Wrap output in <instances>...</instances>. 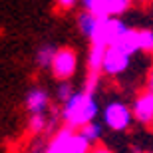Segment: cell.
Segmentation results:
<instances>
[{
  "label": "cell",
  "instance_id": "6da1fadb",
  "mask_svg": "<svg viewBox=\"0 0 153 153\" xmlns=\"http://www.w3.org/2000/svg\"><path fill=\"white\" fill-rule=\"evenodd\" d=\"M97 111H100V105H97L96 96L85 94L82 90V91H76L74 97L68 103L62 105L60 119L64 121L66 127H70V129H74V131H79L84 125L96 121Z\"/></svg>",
  "mask_w": 153,
  "mask_h": 153
},
{
  "label": "cell",
  "instance_id": "7a4b0ae2",
  "mask_svg": "<svg viewBox=\"0 0 153 153\" xmlns=\"http://www.w3.org/2000/svg\"><path fill=\"white\" fill-rule=\"evenodd\" d=\"M127 28L129 26L121 18H100L96 32L90 38V44L91 46H102V48H111L127 32Z\"/></svg>",
  "mask_w": 153,
  "mask_h": 153
},
{
  "label": "cell",
  "instance_id": "3957f363",
  "mask_svg": "<svg viewBox=\"0 0 153 153\" xmlns=\"http://www.w3.org/2000/svg\"><path fill=\"white\" fill-rule=\"evenodd\" d=\"M102 117H103V125L111 131H127L133 123L131 105H127L121 100H111V102L105 103Z\"/></svg>",
  "mask_w": 153,
  "mask_h": 153
},
{
  "label": "cell",
  "instance_id": "277c9868",
  "mask_svg": "<svg viewBox=\"0 0 153 153\" xmlns=\"http://www.w3.org/2000/svg\"><path fill=\"white\" fill-rule=\"evenodd\" d=\"M76 70H78V52L70 46H62L56 50V56H54V62H52V76L54 79L60 82H70L74 78Z\"/></svg>",
  "mask_w": 153,
  "mask_h": 153
},
{
  "label": "cell",
  "instance_id": "5b68a950",
  "mask_svg": "<svg viewBox=\"0 0 153 153\" xmlns=\"http://www.w3.org/2000/svg\"><path fill=\"white\" fill-rule=\"evenodd\" d=\"M129 0H84L82 10L96 18H119L131 8Z\"/></svg>",
  "mask_w": 153,
  "mask_h": 153
},
{
  "label": "cell",
  "instance_id": "8992f818",
  "mask_svg": "<svg viewBox=\"0 0 153 153\" xmlns=\"http://www.w3.org/2000/svg\"><path fill=\"white\" fill-rule=\"evenodd\" d=\"M129 64H131V56L123 54V52L117 50V48H108L102 74L109 76V78H117V76H121V74L127 72Z\"/></svg>",
  "mask_w": 153,
  "mask_h": 153
},
{
  "label": "cell",
  "instance_id": "52a82bcc",
  "mask_svg": "<svg viewBox=\"0 0 153 153\" xmlns=\"http://www.w3.org/2000/svg\"><path fill=\"white\" fill-rule=\"evenodd\" d=\"M133 119L141 125H153V91H141L131 102Z\"/></svg>",
  "mask_w": 153,
  "mask_h": 153
},
{
  "label": "cell",
  "instance_id": "ba28073f",
  "mask_svg": "<svg viewBox=\"0 0 153 153\" xmlns=\"http://www.w3.org/2000/svg\"><path fill=\"white\" fill-rule=\"evenodd\" d=\"M24 105L30 111V115H44L50 105V94L40 85L30 88L26 94V100H24Z\"/></svg>",
  "mask_w": 153,
  "mask_h": 153
},
{
  "label": "cell",
  "instance_id": "9c48e42d",
  "mask_svg": "<svg viewBox=\"0 0 153 153\" xmlns=\"http://www.w3.org/2000/svg\"><path fill=\"white\" fill-rule=\"evenodd\" d=\"M111 48H117V50H121L123 54H127V56L133 58L137 52H141L139 30H137V28H127V32H125V34L115 42V46H111Z\"/></svg>",
  "mask_w": 153,
  "mask_h": 153
},
{
  "label": "cell",
  "instance_id": "30bf717a",
  "mask_svg": "<svg viewBox=\"0 0 153 153\" xmlns=\"http://www.w3.org/2000/svg\"><path fill=\"white\" fill-rule=\"evenodd\" d=\"M72 135H74V129H70V127L62 125V127L52 135L50 143L46 145V153H68Z\"/></svg>",
  "mask_w": 153,
  "mask_h": 153
},
{
  "label": "cell",
  "instance_id": "8fae6325",
  "mask_svg": "<svg viewBox=\"0 0 153 153\" xmlns=\"http://www.w3.org/2000/svg\"><path fill=\"white\" fill-rule=\"evenodd\" d=\"M97 22H100V18L91 16L90 12H84V10L78 12V16H76V24H78L79 34L85 36L88 40L94 36V32H96V28H97Z\"/></svg>",
  "mask_w": 153,
  "mask_h": 153
},
{
  "label": "cell",
  "instance_id": "7c38bea8",
  "mask_svg": "<svg viewBox=\"0 0 153 153\" xmlns=\"http://www.w3.org/2000/svg\"><path fill=\"white\" fill-rule=\"evenodd\" d=\"M105 52H108V48H102V46H90V52H88V72L102 74L103 60H105Z\"/></svg>",
  "mask_w": 153,
  "mask_h": 153
},
{
  "label": "cell",
  "instance_id": "4fadbf2b",
  "mask_svg": "<svg viewBox=\"0 0 153 153\" xmlns=\"http://www.w3.org/2000/svg\"><path fill=\"white\" fill-rule=\"evenodd\" d=\"M56 50H58V48H54L52 44L40 46L38 50H36V64H38V68L50 70L52 62H54V56H56Z\"/></svg>",
  "mask_w": 153,
  "mask_h": 153
},
{
  "label": "cell",
  "instance_id": "5bb4252c",
  "mask_svg": "<svg viewBox=\"0 0 153 153\" xmlns=\"http://www.w3.org/2000/svg\"><path fill=\"white\" fill-rule=\"evenodd\" d=\"M79 133H82L91 145H100V139H102V135H103V123L91 121V123L84 125V127L79 129Z\"/></svg>",
  "mask_w": 153,
  "mask_h": 153
},
{
  "label": "cell",
  "instance_id": "9a60e30c",
  "mask_svg": "<svg viewBox=\"0 0 153 153\" xmlns=\"http://www.w3.org/2000/svg\"><path fill=\"white\" fill-rule=\"evenodd\" d=\"M91 149H94V145H91L79 131H74V135L70 139L68 153H91Z\"/></svg>",
  "mask_w": 153,
  "mask_h": 153
},
{
  "label": "cell",
  "instance_id": "2e32d148",
  "mask_svg": "<svg viewBox=\"0 0 153 153\" xmlns=\"http://www.w3.org/2000/svg\"><path fill=\"white\" fill-rule=\"evenodd\" d=\"M48 129H50V123H48L46 115H30L28 117V131L30 133L40 135V133H44Z\"/></svg>",
  "mask_w": 153,
  "mask_h": 153
},
{
  "label": "cell",
  "instance_id": "e0dca14e",
  "mask_svg": "<svg viewBox=\"0 0 153 153\" xmlns=\"http://www.w3.org/2000/svg\"><path fill=\"white\" fill-rule=\"evenodd\" d=\"M74 85H72V82H60L56 88V97H58V102L62 103H68L72 97H74Z\"/></svg>",
  "mask_w": 153,
  "mask_h": 153
},
{
  "label": "cell",
  "instance_id": "ac0fdd59",
  "mask_svg": "<svg viewBox=\"0 0 153 153\" xmlns=\"http://www.w3.org/2000/svg\"><path fill=\"white\" fill-rule=\"evenodd\" d=\"M139 44H141V52L153 50V28H139Z\"/></svg>",
  "mask_w": 153,
  "mask_h": 153
},
{
  "label": "cell",
  "instance_id": "d6986e66",
  "mask_svg": "<svg viewBox=\"0 0 153 153\" xmlns=\"http://www.w3.org/2000/svg\"><path fill=\"white\" fill-rule=\"evenodd\" d=\"M100 78H102V74L88 72V76H85V79H84V91L85 94H91V96H94V91H96L97 85H100Z\"/></svg>",
  "mask_w": 153,
  "mask_h": 153
},
{
  "label": "cell",
  "instance_id": "ffe728a7",
  "mask_svg": "<svg viewBox=\"0 0 153 153\" xmlns=\"http://www.w3.org/2000/svg\"><path fill=\"white\" fill-rule=\"evenodd\" d=\"M76 6H78V2H76V0H58V2H54V8H56L58 12L74 10Z\"/></svg>",
  "mask_w": 153,
  "mask_h": 153
},
{
  "label": "cell",
  "instance_id": "44dd1931",
  "mask_svg": "<svg viewBox=\"0 0 153 153\" xmlns=\"http://www.w3.org/2000/svg\"><path fill=\"white\" fill-rule=\"evenodd\" d=\"M145 91H153V64L145 72Z\"/></svg>",
  "mask_w": 153,
  "mask_h": 153
},
{
  "label": "cell",
  "instance_id": "7402d4cb",
  "mask_svg": "<svg viewBox=\"0 0 153 153\" xmlns=\"http://www.w3.org/2000/svg\"><path fill=\"white\" fill-rule=\"evenodd\" d=\"M91 153H114V151H111V149H109L108 145H103V143H100V145H94Z\"/></svg>",
  "mask_w": 153,
  "mask_h": 153
},
{
  "label": "cell",
  "instance_id": "603a6c76",
  "mask_svg": "<svg viewBox=\"0 0 153 153\" xmlns=\"http://www.w3.org/2000/svg\"><path fill=\"white\" fill-rule=\"evenodd\" d=\"M26 153H46V147H44V145H40V143H36V145H32Z\"/></svg>",
  "mask_w": 153,
  "mask_h": 153
},
{
  "label": "cell",
  "instance_id": "cb8c5ba5",
  "mask_svg": "<svg viewBox=\"0 0 153 153\" xmlns=\"http://www.w3.org/2000/svg\"><path fill=\"white\" fill-rule=\"evenodd\" d=\"M145 153H153V151H145Z\"/></svg>",
  "mask_w": 153,
  "mask_h": 153
},
{
  "label": "cell",
  "instance_id": "d4e9b609",
  "mask_svg": "<svg viewBox=\"0 0 153 153\" xmlns=\"http://www.w3.org/2000/svg\"><path fill=\"white\" fill-rule=\"evenodd\" d=\"M151 54H153V50H151Z\"/></svg>",
  "mask_w": 153,
  "mask_h": 153
}]
</instances>
